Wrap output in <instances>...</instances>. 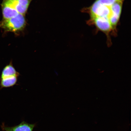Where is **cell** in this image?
I'll return each mask as SVG.
<instances>
[{
    "mask_svg": "<svg viewBox=\"0 0 131 131\" xmlns=\"http://www.w3.org/2000/svg\"><path fill=\"white\" fill-rule=\"evenodd\" d=\"M36 124H30L23 121L18 125L12 127L4 126L3 129L5 131H32Z\"/></svg>",
    "mask_w": 131,
    "mask_h": 131,
    "instance_id": "cell-5",
    "label": "cell"
},
{
    "mask_svg": "<svg viewBox=\"0 0 131 131\" xmlns=\"http://www.w3.org/2000/svg\"><path fill=\"white\" fill-rule=\"evenodd\" d=\"M13 62L12 60H11L9 63L3 68L0 79L12 76L19 77L20 76V73L16 71L14 68Z\"/></svg>",
    "mask_w": 131,
    "mask_h": 131,
    "instance_id": "cell-6",
    "label": "cell"
},
{
    "mask_svg": "<svg viewBox=\"0 0 131 131\" xmlns=\"http://www.w3.org/2000/svg\"><path fill=\"white\" fill-rule=\"evenodd\" d=\"M19 77L12 76L0 79V88L12 87L17 85Z\"/></svg>",
    "mask_w": 131,
    "mask_h": 131,
    "instance_id": "cell-7",
    "label": "cell"
},
{
    "mask_svg": "<svg viewBox=\"0 0 131 131\" xmlns=\"http://www.w3.org/2000/svg\"><path fill=\"white\" fill-rule=\"evenodd\" d=\"M13 5L19 14L24 15L32 0H11Z\"/></svg>",
    "mask_w": 131,
    "mask_h": 131,
    "instance_id": "cell-4",
    "label": "cell"
},
{
    "mask_svg": "<svg viewBox=\"0 0 131 131\" xmlns=\"http://www.w3.org/2000/svg\"><path fill=\"white\" fill-rule=\"evenodd\" d=\"M2 11L4 19H10L19 14L13 6L11 0H4L2 5Z\"/></svg>",
    "mask_w": 131,
    "mask_h": 131,
    "instance_id": "cell-3",
    "label": "cell"
},
{
    "mask_svg": "<svg viewBox=\"0 0 131 131\" xmlns=\"http://www.w3.org/2000/svg\"><path fill=\"white\" fill-rule=\"evenodd\" d=\"M124 0H95L82 10L89 15L88 24L105 34L108 45H111V36H116Z\"/></svg>",
    "mask_w": 131,
    "mask_h": 131,
    "instance_id": "cell-1",
    "label": "cell"
},
{
    "mask_svg": "<svg viewBox=\"0 0 131 131\" xmlns=\"http://www.w3.org/2000/svg\"><path fill=\"white\" fill-rule=\"evenodd\" d=\"M26 24L24 15L19 14L10 19H3L0 23V27L7 31L17 33L23 30Z\"/></svg>",
    "mask_w": 131,
    "mask_h": 131,
    "instance_id": "cell-2",
    "label": "cell"
}]
</instances>
